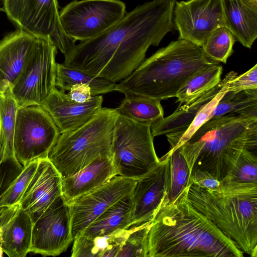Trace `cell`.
<instances>
[{"label":"cell","mask_w":257,"mask_h":257,"mask_svg":"<svg viewBox=\"0 0 257 257\" xmlns=\"http://www.w3.org/2000/svg\"><path fill=\"white\" fill-rule=\"evenodd\" d=\"M162 199L151 219L148 257H242L243 252L187 198Z\"/></svg>","instance_id":"7a4b0ae2"},{"label":"cell","mask_w":257,"mask_h":257,"mask_svg":"<svg viewBox=\"0 0 257 257\" xmlns=\"http://www.w3.org/2000/svg\"><path fill=\"white\" fill-rule=\"evenodd\" d=\"M216 63H219L205 55L201 47L178 39L145 59L116 84L115 91L125 96L141 95L160 100L176 97L190 77Z\"/></svg>","instance_id":"277c9868"},{"label":"cell","mask_w":257,"mask_h":257,"mask_svg":"<svg viewBox=\"0 0 257 257\" xmlns=\"http://www.w3.org/2000/svg\"><path fill=\"white\" fill-rule=\"evenodd\" d=\"M19 205V204L18 203L14 205L0 208V235L2 226L13 215Z\"/></svg>","instance_id":"ab89813d"},{"label":"cell","mask_w":257,"mask_h":257,"mask_svg":"<svg viewBox=\"0 0 257 257\" xmlns=\"http://www.w3.org/2000/svg\"><path fill=\"white\" fill-rule=\"evenodd\" d=\"M72 241L69 206L62 195L34 223L30 252L56 256Z\"/></svg>","instance_id":"5bb4252c"},{"label":"cell","mask_w":257,"mask_h":257,"mask_svg":"<svg viewBox=\"0 0 257 257\" xmlns=\"http://www.w3.org/2000/svg\"><path fill=\"white\" fill-rule=\"evenodd\" d=\"M18 108L11 87L0 92V143L4 152L2 160L16 157L14 138Z\"/></svg>","instance_id":"4316f807"},{"label":"cell","mask_w":257,"mask_h":257,"mask_svg":"<svg viewBox=\"0 0 257 257\" xmlns=\"http://www.w3.org/2000/svg\"><path fill=\"white\" fill-rule=\"evenodd\" d=\"M232 71L228 73L223 79V85L219 92L209 102L204 104L198 111L188 127L181 134L174 137H167L172 152L187 142L193 134L211 117V114L223 95L228 91L227 83L229 79L235 74Z\"/></svg>","instance_id":"f546056e"},{"label":"cell","mask_w":257,"mask_h":257,"mask_svg":"<svg viewBox=\"0 0 257 257\" xmlns=\"http://www.w3.org/2000/svg\"><path fill=\"white\" fill-rule=\"evenodd\" d=\"M191 184L203 188L215 190L220 187L221 181L207 172L196 170L190 174L189 185Z\"/></svg>","instance_id":"74e56055"},{"label":"cell","mask_w":257,"mask_h":257,"mask_svg":"<svg viewBox=\"0 0 257 257\" xmlns=\"http://www.w3.org/2000/svg\"><path fill=\"white\" fill-rule=\"evenodd\" d=\"M116 175L111 157L98 158L73 175L62 178L63 196L68 203Z\"/></svg>","instance_id":"d6986e66"},{"label":"cell","mask_w":257,"mask_h":257,"mask_svg":"<svg viewBox=\"0 0 257 257\" xmlns=\"http://www.w3.org/2000/svg\"><path fill=\"white\" fill-rule=\"evenodd\" d=\"M151 125L118 113L113 130L112 160L117 175L139 180L159 163Z\"/></svg>","instance_id":"52a82bcc"},{"label":"cell","mask_w":257,"mask_h":257,"mask_svg":"<svg viewBox=\"0 0 257 257\" xmlns=\"http://www.w3.org/2000/svg\"><path fill=\"white\" fill-rule=\"evenodd\" d=\"M173 21L178 39L202 47L213 31L225 27L222 0L176 1Z\"/></svg>","instance_id":"4fadbf2b"},{"label":"cell","mask_w":257,"mask_h":257,"mask_svg":"<svg viewBox=\"0 0 257 257\" xmlns=\"http://www.w3.org/2000/svg\"><path fill=\"white\" fill-rule=\"evenodd\" d=\"M223 85L221 80L215 87L189 103L179 105L172 114L153 123L151 126L153 137L164 135L174 137L184 132L200 109L219 92Z\"/></svg>","instance_id":"7402d4cb"},{"label":"cell","mask_w":257,"mask_h":257,"mask_svg":"<svg viewBox=\"0 0 257 257\" xmlns=\"http://www.w3.org/2000/svg\"><path fill=\"white\" fill-rule=\"evenodd\" d=\"M103 96L96 95L88 101L79 103L69 99L65 91L55 87L41 106L50 114L60 134L80 127L102 108Z\"/></svg>","instance_id":"ac0fdd59"},{"label":"cell","mask_w":257,"mask_h":257,"mask_svg":"<svg viewBox=\"0 0 257 257\" xmlns=\"http://www.w3.org/2000/svg\"><path fill=\"white\" fill-rule=\"evenodd\" d=\"M134 226L92 237L79 234L73 240L72 257H116Z\"/></svg>","instance_id":"603a6c76"},{"label":"cell","mask_w":257,"mask_h":257,"mask_svg":"<svg viewBox=\"0 0 257 257\" xmlns=\"http://www.w3.org/2000/svg\"><path fill=\"white\" fill-rule=\"evenodd\" d=\"M229 113L257 116V89L227 91L219 100L210 117Z\"/></svg>","instance_id":"f1b7e54d"},{"label":"cell","mask_w":257,"mask_h":257,"mask_svg":"<svg viewBox=\"0 0 257 257\" xmlns=\"http://www.w3.org/2000/svg\"><path fill=\"white\" fill-rule=\"evenodd\" d=\"M161 101L141 95H126L115 109L120 114L151 126L164 117Z\"/></svg>","instance_id":"d4e9b609"},{"label":"cell","mask_w":257,"mask_h":257,"mask_svg":"<svg viewBox=\"0 0 257 257\" xmlns=\"http://www.w3.org/2000/svg\"><path fill=\"white\" fill-rule=\"evenodd\" d=\"M76 84H86L93 96L115 91L116 83L101 77L91 76L80 71L57 63L56 86L65 91Z\"/></svg>","instance_id":"83f0119b"},{"label":"cell","mask_w":257,"mask_h":257,"mask_svg":"<svg viewBox=\"0 0 257 257\" xmlns=\"http://www.w3.org/2000/svg\"><path fill=\"white\" fill-rule=\"evenodd\" d=\"M115 108L102 107L86 123L61 134L48 158L62 178L71 176L102 157L112 158Z\"/></svg>","instance_id":"8992f818"},{"label":"cell","mask_w":257,"mask_h":257,"mask_svg":"<svg viewBox=\"0 0 257 257\" xmlns=\"http://www.w3.org/2000/svg\"><path fill=\"white\" fill-rule=\"evenodd\" d=\"M151 221L134 226L116 257H148V235Z\"/></svg>","instance_id":"836d02e7"},{"label":"cell","mask_w":257,"mask_h":257,"mask_svg":"<svg viewBox=\"0 0 257 257\" xmlns=\"http://www.w3.org/2000/svg\"><path fill=\"white\" fill-rule=\"evenodd\" d=\"M33 225L29 214L19 205L2 227L0 245L3 251L10 257H25L30 251Z\"/></svg>","instance_id":"44dd1931"},{"label":"cell","mask_w":257,"mask_h":257,"mask_svg":"<svg viewBox=\"0 0 257 257\" xmlns=\"http://www.w3.org/2000/svg\"><path fill=\"white\" fill-rule=\"evenodd\" d=\"M60 134L41 105L19 107L14 138L16 159L25 167L32 161L47 158Z\"/></svg>","instance_id":"30bf717a"},{"label":"cell","mask_w":257,"mask_h":257,"mask_svg":"<svg viewBox=\"0 0 257 257\" xmlns=\"http://www.w3.org/2000/svg\"><path fill=\"white\" fill-rule=\"evenodd\" d=\"M234 74L227 83L228 91L239 92L257 89V64L239 75Z\"/></svg>","instance_id":"8d00e7d4"},{"label":"cell","mask_w":257,"mask_h":257,"mask_svg":"<svg viewBox=\"0 0 257 257\" xmlns=\"http://www.w3.org/2000/svg\"><path fill=\"white\" fill-rule=\"evenodd\" d=\"M24 166L16 157L2 160L0 162V197L22 171Z\"/></svg>","instance_id":"d590c367"},{"label":"cell","mask_w":257,"mask_h":257,"mask_svg":"<svg viewBox=\"0 0 257 257\" xmlns=\"http://www.w3.org/2000/svg\"><path fill=\"white\" fill-rule=\"evenodd\" d=\"M187 198L243 253L257 257V183L221 184L215 190L191 184Z\"/></svg>","instance_id":"5b68a950"},{"label":"cell","mask_w":257,"mask_h":257,"mask_svg":"<svg viewBox=\"0 0 257 257\" xmlns=\"http://www.w3.org/2000/svg\"><path fill=\"white\" fill-rule=\"evenodd\" d=\"M66 95L69 99L79 103L87 102L93 97L91 88L86 84H76L73 85Z\"/></svg>","instance_id":"f35d334b"},{"label":"cell","mask_w":257,"mask_h":257,"mask_svg":"<svg viewBox=\"0 0 257 257\" xmlns=\"http://www.w3.org/2000/svg\"><path fill=\"white\" fill-rule=\"evenodd\" d=\"M120 0H75L59 12L66 34L74 40L94 38L120 21L126 14Z\"/></svg>","instance_id":"9c48e42d"},{"label":"cell","mask_w":257,"mask_h":257,"mask_svg":"<svg viewBox=\"0 0 257 257\" xmlns=\"http://www.w3.org/2000/svg\"><path fill=\"white\" fill-rule=\"evenodd\" d=\"M179 148L190 174L206 171L221 181L242 151L257 152V116L229 113L212 117Z\"/></svg>","instance_id":"3957f363"},{"label":"cell","mask_w":257,"mask_h":257,"mask_svg":"<svg viewBox=\"0 0 257 257\" xmlns=\"http://www.w3.org/2000/svg\"><path fill=\"white\" fill-rule=\"evenodd\" d=\"M222 67L219 63L208 66L190 77L176 97L180 105L189 103L217 85L221 81Z\"/></svg>","instance_id":"484cf974"},{"label":"cell","mask_w":257,"mask_h":257,"mask_svg":"<svg viewBox=\"0 0 257 257\" xmlns=\"http://www.w3.org/2000/svg\"><path fill=\"white\" fill-rule=\"evenodd\" d=\"M250 183H257V152L244 150L221 184Z\"/></svg>","instance_id":"1f68e13d"},{"label":"cell","mask_w":257,"mask_h":257,"mask_svg":"<svg viewBox=\"0 0 257 257\" xmlns=\"http://www.w3.org/2000/svg\"><path fill=\"white\" fill-rule=\"evenodd\" d=\"M3 9L18 29L49 39L64 56L75 46L63 29L57 0H4Z\"/></svg>","instance_id":"ba28073f"},{"label":"cell","mask_w":257,"mask_h":257,"mask_svg":"<svg viewBox=\"0 0 257 257\" xmlns=\"http://www.w3.org/2000/svg\"><path fill=\"white\" fill-rule=\"evenodd\" d=\"M151 171L137 180L132 193L131 227L151 220L169 184V157L163 156Z\"/></svg>","instance_id":"9a60e30c"},{"label":"cell","mask_w":257,"mask_h":257,"mask_svg":"<svg viewBox=\"0 0 257 257\" xmlns=\"http://www.w3.org/2000/svg\"><path fill=\"white\" fill-rule=\"evenodd\" d=\"M37 42V38L19 29L0 41V92L18 82Z\"/></svg>","instance_id":"e0dca14e"},{"label":"cell","mask_w":257,"mask_h":257,"mask_svg":"<svg viewBox=\"0 0 257 257\" xmlns=\"http://www.w3.org/2000/svg\"><path fill=\"white\" fill-rule=\"evenodd\" d=\"M57 49L49 39L38 38L34 52L12 93L19 107L41 105L56 87Z\"/></svg>","instance_id":"8fae6325"},{"label":"cell","mask_w":257,"mask_h":257,"mask_svg":"<svg viewBox=\"0 0 257 257\" xmlns=\"http://www.w3.org/2000/svg\"><path fill=\"white\" fill-rule=\"evenodd\" d=\"M169 157V184L164 198L174 201L189 185L190 171L179 148L165 155Z\"/></svg>","instance_id":"4dcf8cb0"},{"label":"cell","mask_w":257,"mask_h":257,"mask_svg":"<svg viewBox=\"0 0 257 257\" xmlns=\"http://www.w3.org/2000/svg\"><path fill=\"white\" fill-rule=\"evenodd\" d=\"M136 181L116 175L67 203L73 241L108 207L122 197L131 194Z\"/></svg>","instance_id":"7c38bea8"},{"label":"cell","mask_w":257,"mask_h":257,"mask_svg":"<svg viewBox=\"0 0 257 257\" xmlns=\"http://www.w3.org/2000/svg\"><path fill=\"white\" fill-rule=\"evenodd\" d=\"M38 161V159L32 161L24 167L20 175L0 197V208L19 203L23 192L36 170Z\"/></svg>","instance_id":"e575fe53"},{"label":"cell","mask_w":257,"mask_h":257,"mask_svg":"<svg viewBox=\"0 0 257 257\" xmlns=\"http://www.w3.org/2000/svg\"><path fill=\"white\" fill-rule=\"evenodd\" d=\"M132 208L131 193L122 197L108 207L80 234L92 237L130 228Z\"/></svg>","instance_id":"cb8c5ba5"},{"label":"cell","mask_w":257,"mask_h":257,"mask_svg":"<svg viewBox=\"0 0 257 257\" xmlns=\"http://www.w3.org/2000/svg\"><path fill=\"white\" fill-rule=\"evenodd\" d=\"M3 155H4L2 145L0 143V162L3 159Z\"/></svg>","instance_id":"60d3db41"},{"label":"cell","mask_w":257,"mask_h":257,"mask_svg":"<svg viewBox=\"0 0 257 257\" xmlns=\"http://www.w3.org/2000/svg\"><path fill=\"white\" fill-rule=\"evenodd\" d=\"M225 26L250 49L257 37V0H222Z\"/></svg>","instance_id":"ffe728a7"},{"label":"cell","mask_w":257,"mask_h":257,"mask_svg":"<svg viewBox=\"0 0 257 257\" xmlns=\"http://www.w3.org/2000/svg\"><path fill=\"white\" fill-rule=\"evenodd\" d=\"M176 2L152 0L138 6L103 33L75 44L63 64L92 77L121 81L144 61L151 46H158L174 31Z\"/></svg>","instance_id":"6da1fadb"},{"label":"cell","mask_w":257,"mask_h":257,"mask_svg":"<svg viewBox=\"0 0 257 257\" xmlns=\"http://www.w3.org/2000/svg\"><path fill=\"white\" fill-rule=\"evenodd\" d=\"M236 39L225 27L213 31L201 47L205 55L210 59L226 63L233 53V45Z\"/></svg>","instance_id":"d6a6232c"},{"label":"cell","mask_w":257,"mask_h":257,"mask_svg":"<svg viewBox=\"0 0 257 257\" xmlns=\"http://www.w3.org/2000/svg\"><path fill=\"white\" fill-rule=\"evenodd\" d=\"M36 170L19 201L34 223L63 195L62 178L47 158L38 159Z\"/></svg>","instance_id":"2e32d148"}]
</instances>
